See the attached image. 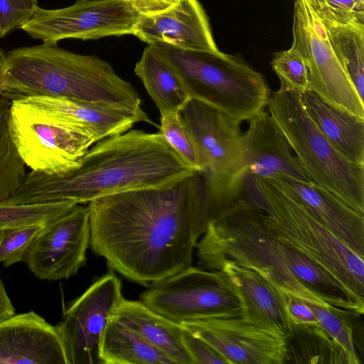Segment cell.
Here are the masks:
<instances>
[{
	"label": "cell",
	"mask_w": 364,
	"mask_h": 364,
	"mask_svg": "<svg viewBox=\"0 0 364 364\" xmlns=\"http://www.w3.org/2000/svg\"><path fill=\"white\" fill-rule=\"evenodd\" d=\"M9 99V98L4 92L0 83V108L8 103H10L8 100Z\"/></svg>",
	"instance_id": "obj_41"
},
{
	"label": "cell",
	"mask_w": 364,
	"mask_h": 364,
	"mask_svg": "<svg viewBox=\"0 0 364 364\" xmlns=\"http://www.w3.org/2000/svg\"><path fill=\"white\" fill-rule=\"evenodd\" d=\"M267 106L310 179L364 215V165L331 144L305 110L300 93L280 83Z\"/></svg>",
	"instance_id": "obj_7"
},
{
	"label": "cell",
	"mask_w": 364,
	"mask_h": 364,
	"mask_svg": "<svg viewBox=\"0 0 364 364\" xmlns=\"http://www.w3.org/2000/svg\"><path fill=\"white\" fill-rule=\"evenodd\" d=\"M180 324L210 345L228 364L284 363L285 338L246 322L241 312H228Z\"/></svg>",
	"instance_id": "obj_15"
},
{
	"label": "cell",
	"mask_w": 364,
	"mask_h": 364,
	"mask_svg": "<svg viewBox=\"0 0 364 364\" xmlns=\"http://www.w3.org/2000/svg\"><path fill=\"white\" fill-rule=\"evenodd\" d=\"M96 143L73 170L60 175L31 171L4 202L28 204L68 200L88 204L108 195L164 185L196 172L159 132L128 130Z\"/></svg>",
	"instance_id": "obj_2"
},
{
	"label": "cell",
	"mask_w": 364,
	"mask_h": 364,
	"mask_svg": "<svg viewBox=\"0 0 364 364\" xmlns=\"http://www.w3.org/2000/svg\"><path fill=\"white\" fill-rule=\"evenodd\" d=\"M15 314V309L8 296L0 277V321Z\"/></svg>",
	"instance_id": "obj_40"
},
{
	"label": "cell",
	"mask_w": 364,
	"mask_h": 364,
	"mask_svg": "<svg viewBox=\"0 0 364 364\" xmlns=\"http://www.w3.org/2000/svg\"><path fill=\"white\" fill-rule=\"evenodd\" d=\"M196 146L200 173L214 192L242 189L243 171L241 121L203 102L191 99L180 111Z\"/></svg>",
	"instance_id": "obj_9"
},
{
	"label": "cell",
	"mask_w": 364,
	"mask_h": 364,
	"mask_svg": "<svg viewBox=\"0 0 364 364\" xmlns=\"http://www.w3.org/2000/svg\"><path fill=\"white\" fill-rule=\"evenodd\" d=\"M9 107L10 132L26 166L32 171L60 175L80 165L95 139L82 129L16 98Z\"/></svg>",
	"instance_id": "obj_8"
},
{
	"label": "cell",
	"mask_w": 364,
	"mask_h": 364,
	"mask_svg": "<svg viewBox=\"0 0 364 364\" xmlns=\"http://www.w3.org/2000/svg\"><path fill=\"white\" fill-rule=\"evenodd\" d=\"M151 45L183 82L191 99L241 122L264 110L270 90L263 75L238 55Z\"/></svg>",
	"instance_id": "obj_6"
},
{
	"label": "cell",
	"mask_w": 364,
	"mask_h": 364,
	"mask_svg": "<svg viewBox=\"0 0 364 364\" xmlns=\"http://www.w3.org/2000/svg\"><path fill=\"white\" fill-rule=\"evenodd\" d=\"M132 35L148 45L164 43L187 50H219L208 18L198 0H180L163 12L139 16Z\"/></svg>",
	"instance_id": "obj_19"
},
{
	"label": "cell",
	"mask_w": 364,
	"mask_h": 364,
	"mask_svg": "<svg viewBox=\"0 0 364 364\" xmlns=\"http://www.w3.org/2000/svg\"><path fill=\"white\" fill-rule=\"evenodd\" d=\"M270 179L343 244L364 258V215L314 182L287 176H277Z\"/></svg>",
	"instance_id": "obj_20"
},
{
	"label": "cell",
	"mask_w": 364,
	"mask_h": 364,
	"mask_svg": "<svg viewBox=\"0 0 364 364\" xmlns=\"http://www.w3.org/2000/svg\"><path fill=\"white\" fill-rule=\"evenodd\" d=\"M0 364H68L58 326L34 311L0 321Z\"/></svg>",
	"instance_id": "obj_18"
},
{
	"label": "cell",
	"mask_w": 364,
	"mask_h": 364,
	"mask_svg": "<svg viewBox=\"0 0 364 364\" xmlns=\"http://www.w3.org/2000/svg\"><path fill=\"white\" fill-rule=\"evenodd\" d=\"M46 223L0 230V262L7 267L23 261L36 236Z\"/></svg>",
	"instance_id": "obj_33"
},
{
	"label": "cell",
	"mask_w": 364,
	"mask_h": 364,
	"mask_svg": "<svg viewBox=\"0 0 364 364\" xmlns=\"http://www.w3.org/2000/svg\"><path fill=\"white\" fill-rule=\"evenodd\" d=\"M87 207L92 251L142 285L191 266L196 244L213 218L211 193L199 172L108 195Z\"/></svg>",
	"instance_id": "obj_1"
},
{
	"label": "cell",
	"mask_w": 364,
	"mask_h": 364,
	"mask_svg": "<svg viewBox=\"0 0 364 364\" xmlns=\"http://www.w3.org/2000/svg\"><path fill=\"white\" fill-rule=\"evenodd\" d=\"M307 1H311V0H306Z\"/></svg>",
	"instance_id": "obj_43"
},
{
	"label": "cell",
	"mask_w": 364,
	"mask_h": 364,
	"mask_svg": "<svg viewBox=\"0 0 364 364\" xmlns=\"http://www.w3.org/2000/svg\"><path fill=\"white\" fill-rule=\"evenodd\" d=\"M0 83L9 98L48 96L144 112L134 87L112 66L85 55L42 43L0 50Z\"/></svg>",
	"instance_id": "obj_3"
},
{
	"label": "cell",
	"mask_w": 364,
	"mask_h": 364,
	"mask_svg": "<svg viewBox=\"0 0 364 364\" xmlns=\"http://www.w3.org/2000/svg\"><path fill=\"white\" fill-rule=\"evenodd\" d=\"M283 293L293 323L319 325L315 315L304 300L285 292Z\"/></svg>",
	"instance_id": "obj_38"
},
{
	"label": "cell",
	"mask_w": 364,
	"mask_h": 364,
	"mask_svg": "<svg viewBox=\"0 0 364 364\" xmlns=\"http://www.w3.org/2000/svg\"><path fill=\"white\" fill-rule=\"evenodd\" d=\"M358 1H361V2H364V0H358Z\"/></svg>",
	"instance_id": "obj_42"
},
{
	"label": "cell",
	"mask_w": 364,
	"mask_h": 364,
	"mask_svg": "<svg viewBox=\"0 0 364 364\" xmlns=\"http://www.w3.org/2000/svg\"><path fill=\"white\" fill-rule=\"evenodd\" d=\"M183 336L185 346L194 364H228L210 345L184 328Z\"/></svg>",
	"instance_id": "obj_37"
},
{
	"label": "cell",
	"mask_w": 364,
	"mask_h": 364,
	"mask_svg": "<svg viewBox=\"0 0 364 364\" xmlns=\"http://www.w3.org/2000/svg\"><path fill=\"white\" fill-rule=\"evenodd\" d=\"M307 2L323 24L364 25V2L358 0H311Z\"/></svg>",
	"instance_id": "obj_35"
},
{
	"label": "cell",
	"mask_w": 364,
	"mask_h": 364,
	"mask_svg": "<svg viewBox=\"0 0 364 364\" xmlns=\"http://www.w3.org/2000/svg\"><path fill=\"white\" fill-rule=\"evenodd\" d=\"M279 245L285 263L302 284L339 309L360 316L363 314L364 307L353 300L346 289L331 274L289 244L279 240Z\"/></svg>",
	"instance_id": "obj_25"
},
{
	"label": "cell",
	"mask_w": 364,
	"mask_h": 364,
	"mask_svg": "<svg viewBox=\"0 0 364 364\" xmlns=\"http://www.w3.org/2000/svg\"><path fill=\"white\" fill-rule=\"evenodd\" d=\"M291 47L306 65L309 90L328 103L364 118V101L358 96L329 42L326 28L306 0H296Z\"/></svg>",
	"instance_id": "obj_10"
},
{
	"label": "cell",
	"mask_w": 364,
	"mask_h": 364,
	"mask_svg": "<svg viewBox=\"0 0 364 364\" xmlns=\"http://www.w3.org/2000/svg\"><path fill=\"white\" fill-rule=\"evenodd\" d=\"M141 301L178 323L241 312L238 299L217 271L192 266L152 283Z\"/></svg>",
	"instance_id": "obj_11"
},
{
	"label": "cell",
	"mask_w": 364,
	"mask_h": 364,
	"mask_svg": "<svg viewBox=\"0 0 364 364\" xmlns=\"http://www.w3.org/2000/svg\"><path fill=\"white\" fill-rule=\"evenodd\" d=\"M123 299L121 282L109 272L72 303L57 325L68 364H103L102 337Z\"/></svg>",
	"instance_id": "obj_13"
},
{
	"label": "cell",
	"mask_w": 364,
	"mask_h": 364,
	"mask_svg": "<svg viewBox=\"0 0 364 364\" xmlns=\"http://www.w3.org/2000/svg\"><path fill=\"white\" fill-rule=\"evenodd\" d=\"M272 233L331 274L364 307V258L343 244L270 178L243 183Z\"/></svg>",
	"instance_id": "obj_5"
},
{
	"label": "cell",
	"mask_w": 364,
	"mask_h": 364,
	"mask_svg": "<svg viewBox=\"0 0 364 364\" xmlns=\"http://www.w3.org/2000/svg\"><path fill=\"white\" fill-rule=\"evenodd\" d=\"M134 73L158 108L160 116L180 112L191 100L183 82L151 46L144 50Z\"/></svg>",
	"instance_id": "obj_24"
},
{
	"label": "cell",
	"mask_w": 364,
	"mask_h": 364,
	"mask_svg": "<svg viewBox=\"0 0 364 364\" xmlns=\"http://www.w3.org/2000/svg\"><path fill=\"white\" fill-rule=\"evenodd\" d=\"M100 354L103 364L174 363L114 318L110 321L103 335Z\"/></svg>",
	"instance_id": "obj_27"
},
{
	"label": "cell",
	"mask_w": 364,
	"mask_h": 364,
	"mask_svg": "<svg viewBox=\"0 0 364 364\" xmlns=\"http://www.w3.org/2000/svg\"><path fill=\"white\" fill-rule=\"evenodd\" d=\"M242 183L277 176L313 182L269 112L262 110L249 120L248 129L242 134Z\"/></svg>",
	"instance_id": "obj_17"
},
{
	"label": "cell",
	"mask_w": 364,
	"mask_h": 364,
	"mask_svg": "<svg viewBox=\"0 0 364 364\" xmlns=\"http://www.w3.org/2000/svg\"><path fill=\"white\" fill-rule=\"evenodd\" d=\"M90 242L88 207L76 204L45 223L30 245L23 262L39 279H68L85 264Z\"/></svg>",
	"instance_id": "obj_14"
},
{
	"label": "cell",
	"mask_w": 364,
	"mask_h": 364,
	"mask_svg": "<svg viewBox=\"0 0 364 364\" xmlns=\"http://www.w3.org/2000/svg\"><path fill=\"white\" fill-rule=\"evenodd\" d=\"M11 102L0 108V203L7 200L24 181L26 164L12 139L9 127Z\"/></svg>",
	"instance_id": "obj_29"
},
{
	"label": "cell",
	"mask_w": 364,
	"mask_h": 364,
	"mask_svg": "<svg viewBox=\"0 0 364 364\" xmlns=\"http://www.w3.org/2000/svg\"><path fill=\"white\" fill-rule=\"evenodd\" d=\"M14 98L82 129L96 142L124 133L137 122L151 123L145 112H134L63 97L35 95Z\"/></svg>",
	"instance_id": "obj_21"
},
{
	"label": "cell",
	"mask_w": 364,
	"mask_h": 364,
	"mask_svg": "<svg viewBox=\"0 0 364 364\" xmlns=\"http://www.w3.org/2000/svg\"><path fill=\"white\" fill-rule=\"evenodd\" d=\"M75 203L68 200L9 204L0 203V230L37 223H43L67 212Z\"/></svg>",
	"instance_id": "obj_30"
},
{
	"label": "cell",
	"mask_w": 364,
	"mask_h": 364,
	"mask_svg": "<svg viewBox=\"0 0 364 364\" xmlns=\"http://www.w3.org/2000/svg\"><path fill=\"white\" fill-rule=\"evenodd\" d=\"M285 341L284 363L353 364L343 348L320 325L292 322Z\"/></svg>",
	"instance_id": "obj_26"
},
{
	"label": "cell",
	"mask_w": 364,
	"mask_h": 364,
	"mask_svg": "<svg viewBox=\"0 0 364 364\" xmlns=\"http://www.w3.org/2000/svg\"><path fill=\"white\" fill-rule=\"evenodd\" d=\"M304 301L315 315L321 328L343 348L353 364L360 363L355 350L353 328L346 319L349 315H360L347 310L338 311Z\"/></svg>",
	"instance_id": "obj_32"
},
{
	"label": "cell",
	"mask_w": 364,
	"mask_h": 364,
	"mask_svg": "<svg viewBox=\"0 0 364 364\" xmlns=\"http://www.w3.org/2000/svg\"><path fill=\"white\" fill-rule=\"evenodd\" d=\"M38 6L37 0H0V38L20 28Z\"/></svg>",
	"instance_id": "obj_36"
},
{
	"label": "cell",
	"mask_w": 364,
	"mask_h": 364,
	"mask_svg": "<svg viewBox=\"0 0 364 364\" xmlns=\"http://www.w3.org/2000/svg\"><path fill=\"white\" fill-rule=\"evenodd\" d=\"M197 267L211 271L232 262L252 269L280 291L335 311L328 299L312 291L292 274L283 258L278 238L265 220V213L241 198L211 219L198 241Z\"/></svg>",
	"instance_id": "obj_4"
},
{
	"label": "cell",
	"mask_w": 364,
	"mask_h": 364,
	"mask_svg": "<svg viewBox=\"0 0 364 364\" xmlns=\"http://www.w3.org/2000/svg\"><path fill=\"white\" fill-rule=\"evenodd\" d=\"M159 132L190 168L196 172L202 171L196 146L180 112L161 116Z\"/></svg>",
	"instance_id": "obj_31"
},
{
	"label": "cell",
	"mask_w": 364,
	"mask_h": 364,
	"mask_svg": "<svg viewBox=\"0 0 364 364\" xmlns=\"http://www.w3.org/2000/svg\"><path fill=\"white\" fill-rule=\"evenodd\" d=\"M211 271H217L235 294L246 322L284 338L291 333L292 320L283 291L255 270L232 262H220Z\"/></svg>",
	"instance_id": "obj_16"
},
{
	"label": "cell",
	"mask_w": 364,
	"mask_h": 364,
	"mask_svg": "<svg viewBox=\"0 0 364 364\" xmlns=\"http://www.w3.org/2000/svg\"><path fill=\"white\" fill-rule=\"evenodd\" d=\"M139 15L124 0H77L58 9L37 7L20 28L43 43L98 39L133 33Z\"/></svg>",
	"instance_id": "obj_12"
},
{
	"label": "cell",
	"mask_w": 364,
	"mask_h": 364,
	"mask_svg": "<svg viewBox=\"0 0 364 364\" xmlns=\"http://www.w3.org/2000/svg\"><path fill=\"white\" fill-rule=\"evenodd\" d=\"M323 26L337 58L364 101V25Z\"/></svg>",
	"instance_id": "obj_28"
},
{
	"label": "cell",
	"mask_w": 364,
	"mask_h": 364,
	"mask_svg": "<svg viewBox=\"0 0 364 364\" xmlns=\"http://www.w3.org/2000/svg\"><path fill=\"white\" fill-rule=\"evenodd\" d=\"M300 98L331 144L350 161L364 165V118L334 107L311 90L300 93Z\"/></svg>",
	"instance_id": "obj_23"
},
{
	"label": "cell",
	"mask_w": 364,
	"mask_h": 364,
	"mask_svg": "<svg viewBox=\"0 0 364 364\" xmlns=\"http://www.w3.org/2000/svg\"><path fill=\"white\" fill-rule=\"evenodd\" d=\"M139 16H151L163 12L180 0H124Z\"/></svg>",
	"instance_id": "obj_39"
},
{
	"label": "cell",
	"mask_w": 364,
	"mask_h": 364,
	"mask_svg": "<svg viewBox=\"0 0 364 364\" xmlns=\"http://www.w3.org/2000/svg\"><path fill=\"white\" fill-rule=\"evenodd\" d=\"M271 65L281 84L299 93L309 90L306 65L295 48L275 53Z\"/></svg>",
	"instance_id": "obj_34"
},
{
	"label": "cell",
	"mask_w": 364,
	"mask_h": 364,
	"mask_svg": "<svg viewBox=\"0 0 364 364\" xmlns=\"http://www.w3.org/2000/svg\"><path fill=\"white\" fill-rule=\"evenodd\" d=\"M114 318L167 355L174 364H194L184 344L181 325L154 311L141 301L124 298Z\"/></svg>",
	"instance_id": "obj_22"
}]
</instances>
